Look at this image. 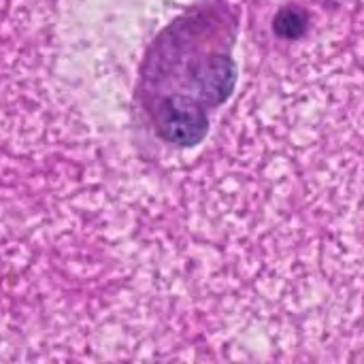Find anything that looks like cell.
Returning a JSON list of instances; mask_svg holds the SVG:
<instances>
[{
  "mask_svg": "<svg viewBox=\"0 0 364 364\" xmlns=\"http://www.w3.org/2000/svg\"><path fill=\"white\" fill-rule=\"evenodd\" d=\"M235 23L228 13L200 9L162 32L143 70V102L166 143L192 147L209 130V111L232 92Z\"/></svg>",
  "mask_w": 364,
  "mask_h": 364,
  "instance_id": "obj_1",
  "label": "cell"
},
{
  "mask_svg": "<svg viewBox=\"0 0 364 364\" xmlns=\"http://www.w3.org/2000/svg\"><path fill=\"white\" fill-rule=\"evenodd\" d=\"M307 23H309V17L301 6H284L275 17V32L282 38L296 41L305 34Z\"/></svg>",
  "mask_w": 364,
  "mask_h": 364,
  "instance_id": "obj_2",
  "label": "cell"
}]
</instances>
